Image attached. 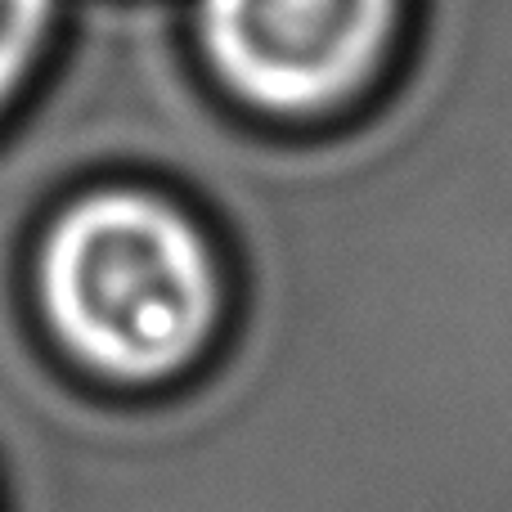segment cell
<instances>
[{"instance_id": "2", "label": "cell", "mask_w": 512, "mask_h": 512, "mask_svg": "<svg viewBox=\"0 0 512 512\" xmlns=\"http://www.w3.org/2000/svg\"><path fill=\"white\" fill-rule=\"evenodd\" d=\"M414 0H185L203 81L243 117L319 131L391 81Z\"/></svg>"}, {"instance_id": "3", "label": "cell", "mask_w": 512, "mask_h": 512, "mask_svg": "<svg viewBox=\"0 0 512 512\" xmlns=\"http://www.w3.org/2000/svg\"><path fill=\"white\" fill-rule=\"evenodd\" d=\"M68 18V0H0V108L27 86Z\"/></svg>"}, {"instance_id": "1", "label": "cell", "mask_w": 512, "mask_h": 512, "mask_svg": "<svg viewBox=\"0 0 512 512\" xmlns=\"http://www.w3.org/2000/svg\"><path fill=\"white\" fill-rule=\"evenodd\" d=\"M32 288L63 360L122 396L194 378L234 310L230 256L212 221L140 176H99L54 207Z\"/></svg>"}]
</instances>
